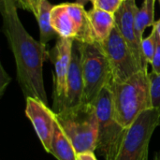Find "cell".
<instances>
[{
    "instance_id": "cell-18",
    "label": "cell",
    "mask_w": 160,
    "mask_h": 160,
    "mask_svg": "<svg viewBox=\"0 0 160 160\" xmlns=\"http://www.w3.org/2000/svg\"><path fill=\"white\" fill-rule=\"evenodd\" d=\"M149 79L151 84V97H152V106L158 113L160 127V74L154 72H149Z\"/></svg>"
},
{
    "instance_id": "cell-9",
    "label": "cell",
    "mask_w": 160,
    "mask_h": 160,
    "mask_svg": "<svg viewBox=\"0 0 160 160\" xmlns=\"http://www.w3.org/2000/svg\"><path fill=\"white\" fill-rule=\"evenodd\" d=\"M73 42V39L58 37L55 46L50 53V57H52V61L54 66V112H58L65 108L67 98V80L71 61Z\"/></svg>"
},
{
    "instance_id": "cell-6",
    "label": "cell",
    "mask_w": 160,
    "mask_h": 160,
    "mask_svg": "<svg viewBox=\"0 0 160 160\" xmlns=\"http://www.w3.org/2000/svg\"><path fill=\"white\" fill-rule=\"evenodd\" d=\"M51 24L61 38L82 43L96 42L88 11L78 3H63L53 6L51 12Z\"/></svg>"
},
{
    "instance_id": "cell-20",
    "label": "cell",
    "mask_w": 160,
    "mask_h": 160,
    "mask_svg": "<svg viewBox=\"0 0 160 160\" xmlns=\"http://www.w3.org/2000/svg\"><path fill=\"white\" fill-rule=\"evenodd\" d=\"M15 2L18 8L28 10L34 14L36 18L38 17L40 0H15Z\"/></svg>"
},
{
    "instance_id": "cell-24",
    "label": "cell",
    "mask_w": 160,
    "mask_h": 160,
    "mask_svg": "<svg viewBox=\"0 0 160 160\" xmlns=\"http://www.w3.org/2000/svg\"><path fill=\"white\" fill-rule=\"evenodd\" d=\"M87 2H91L93 5L96 3V0H77L76 1V3H78V4H80V5H82V6H85V4L87 3Z\"/></svg>"
},
{
    "instance_id": "cell-16",
    "label": "cell",
    "mask_w": 160,
    "mask_h": 160,
    "mask_svg": "<svg viewBox=\"0 0 160 160\" xmlns=\"http://www.w3.org/2000/svg\"><path fill=\"white\" fill-rule=\"evenodd\" d=\"M155 3L156 0H144L142 7L137 9L135 18V28L139 39H143V32L148 26L155 24Z\"/></svg>"
},
{
    "instance_id": "cell-22",
    "label": "cell",
    "mask_w": 160,
    "mask_h": 160,
    "mask_svg": "<svg viewBox=\"0 0 160 160\" xmlns=\"http://www.w3.org/2000/svg\"><path fill=\"white\" fill-rule=\"evenodd\" d=\"M76 160H98L94 152H86L77 155Z\"/></svg>"
},
{
    "instance_id": "cell-5",
    "label": "cell",
    "mask_w": 160,
    "mask_h": 160,
    "mask_svg": "<svg viewBox=\"0 0 160 160\" xmlns=\"http://www.w3.org/2000/svg\"><path fill=\"white\" fill-rule=\"evenodd\" d=\"M109 85L94 103L98 124L96 151L105 160H115L128 128H123L115 118Z\"/></svg>"
},
{
    "instance_id": "cell-11",
    "label": "cell",
    "mask_w": 160,
    "mask_h": 160,
    "mask_svg": "<svg viewBox=\"0 0 160 160\" xmlns=\"http://www.w3.org/2000/svg\"><path fill=\"white\" fill-rule=\"evenodd\" d=\"M25 114L32 123L44 150L50 154L55 124L54 112L43 102L28 98H26Z\"/></svg>"
},
{
    "instance_id": "cell-23",
    "label": "cell",
    "mask_w": 160,
    "mask_h": 160,
    "mask_svg": "<svg viewBox=\"0 0 160 160\" xmlns=\"http://www.w3.org/2000/svg\"><path fill=\"white\" fill-rule=\"evenodd\" d=\"M9 81H10V78L5 73V71H4V69L2 68V76H1V90H0V92H1V95L4 93V90H5V88H6V86L8 84V82H9Z\"/></svg>"
},
{
    "instance_id": "cell-7",
    "label": "cell",
    "mask_w": 160,
    "mask_h": 160,
    "mask_svg": "<svg viewBox=\"0 0 160 160\" xmlns=\"http://www.w3.org/2000/svg\"><path fill=\"white\" fill-rule=\"evenodd\" d=\"M158 122L155 109L142 112L127 129L115 160H148L150 141Z\"/></svg>"
},
{
    "instance_id": "cell-13",
    "label": "cell",
    "mask_w": 160,
    "mask_h": 160,
    "mask_svg": "<svg viewBox=\"0 0 160 160\" xmlns=\"http://www.w3.org/2000/svg\"><path fill=\"white\" fill-rule=\"evenodd\" d=\"M91 30L96 42H103L112 33L115 26L114 14L93 8L88 11Z\"/></svg>"
},
{
    "instance_id": "cell-2",
    "label": "cell",
    "mask_w": 160,
    "mask_h": 160,
    "mask_svg": "<svg viewBox=\"0 0 160 160\" xmlns=\"http://www.w3.org/2000/svg\"><path fill=\"white\" fill-rule=\"evenodd\" d=\"M110 90L118 123L128 128L143 112L153 109L148 71H139L123 82L112 81Z\"/></svg>"
},
{
    "instance_id": "cell-10",
    "label": "cell",
    "mask_w": 160,
    "mask_h": 160,
    "mask_svg": "<svg viewBox=\"0 0 160 160\" xmlns=\"http://www.w3.org/2000/svg\"><path fill=\"white\" fill-rule=\"evenodd\" d=\"M137 9L136 0L123 1L119 9L114 13L115 26L134 52L142 70L148 71V64L145 62L142 52V41L139 39L135 28Z\"/></svg>"
},
{
    "instance_id": "cell-26",
    "label": "cell",
    "mask_w": 160,
    "mask_h": 160,
    "mask_svg": "<svg viewBox=\"0 0 160 160\" xmlns=\"http://www.w3.org/2000/svg\"><path fill=\"white\" fill-rule=\"evenodd\" d=\"M154 160H160V151H158V152H157V153H156Z\"/></svg>"
},
{
    "instance_id": "cell-3",
    "label": "cell",
    "mask_w": 160,
    "mask_h": 160,
    "mask_svg": "<svg viewBox=\"0 0 160 160\" xmlns=\"http://www.w3.org/2000/svg\"><path fill=\"white\" fill-rule=\"evenodd\" d=\"M55 113V119L72 142L77 155L96 152L98 115L94 104L82 103Z\"/></svg>"
},
{
    "instance_id": "cell-8",
    "label": "cell",
    "mask_w": 160,
    "mask_h": 160,
    "mask_svg": "<svg viewBox=\"0 0 160 160\" xmlns=\"http://www.w3.org/2000/svg\"><path fill=\"white\" fill-rule=\"evenodd\" d=\"M100 45L109 60L113 82H126L142 70L134 52L116 26H114L110 36Z\"/></svg>"
},
{
    "instance_id": "cell-25",
    "label": "cell",
    "mask_w": 160,
    "mask_h": 160,
    "mask_svg": "<svg viewBox=\"0 0 160 160\" xmlns=\"http://www.w3.org/2000/svg\"><path fill=\"white\" fill-rule=\"evenodd\" d=\"M154 27L157 29V32H158V36H159V38H160V19L158 21V22H155Z\"/></svg>"
},
{
    "instance_id": "cell-12",
    "label": "cell",
    "mask_w": 160,
    "mask_h": 160,
    "mask_svg": "<svg viewBox=\"0 0 160 160\" xmlns=\"http://www.w3.org/2000/svg\"><path fill=\"white\" fill-rule=\"evenodd\" d=\"M83 88L84 85L81 64L80 43L79 41L74 40L72 46L71 61L67 80V98L65 108L75 107L82 103Z\"/></svg>"
},
{
    "instance_id": "cell-4",
    "label": "cell",
    "mask_w": 160,
    "mask_h": 160,
    "mask_svg": "<svg viewBox=\"0 0 160 160\" xmlns=\"http://www.w3.org/2000/svg\"><path fill=\"white\" fill-rule=\"evenodd\" d=\"M79 43L84 85L82 103L94 104L100 92L112 81V71L100 43Z\"/></svg>"
},
{
    "instance_id": "cell-15",
    "label": "cell",
    "mask_w": 160,
    "mask_h": 160,
    "mask_svg": "<svg viewBox=\"0 0 160 160\" xmlns=\"http://www.w3.org/2000/svg\"><path fill=\"white\" fill-rule=\"evenodd\" d=\"M52 7L53 6L48 0H40L39 2L38 14L37 20L38 22L40 32L39 41L43 44H47L48 41L52 39L54 37L58 36L51 24V12Z\"/></svg>"
},
{
    "instance_id": "cell-27",
    "label": "cell",
    "mask_w": 160,
    "mask_h": 160,
    "mask_svg": "<svg viewBox=\"0 0 160 160\" xmlns=\"http://www.w3.org/2000/svg\"><path fill=\"white\" fill-rule=\"evenodd\" d=\"M123 1H125V0H123Z\"/></svg>"
},
{
    "instance_id": "cell-1",
    "label": "cell",
    "mask_w": 160,
    "mask_h": 160,
    "mask_svg": "<svg viewBox=\"0 0 160 160\" xmlns=\"http://www.w3.org/2000/svg\"><path fill=\"white\" fill-rule=\"evenodd\" d=\"M15 0H0L3 31L13 53L17 81L25 98L38 99L48 106L43 81V63L50 57L46 44L36 40L23 27Z\"/></svg>"
},
{
    "instance_id": "cell-28",
    "label": "cell",
    "mask_w": 160,
    "mask_h": 160,
    "mask_svg": "<svg viewBox=\"0 0 160 160\" xmlns=\"http://www.w3.org/2000/svg\"><path fill=\"white\" fill-rule=\"evenodd\" d=\"M159 3H160V0H159Z\"/></svg>"
},
{
    "instance_id": "cell-21",
    "label": "cell",
    "mask_w": 160,
    "mask_h": 160,
    "mask_svg": "<svg viewBox=\"0 0 160 160\" xmlns=\"http://www.w3.org/2000/svg\"><path fill=\"white\" fill-rule=\"evenodd\" d=\"M151 66H152V72H154L156 74H160V38L158 32H157L156 51H155V54H154Z\"/></svg>"
},
{
    "instance_id": "cell-14",
    "label": "cell",
    "mask_w": 160,
    "mask_h": 160,
    "mask_svg": "<svg viewBox=\"0 0 160 160\" xmlns=\"http://www.w3.org/2000/svg\"><path fill=\"white\" fill-rule=\"evenodd\" d=\"M55 115V113H54ZM57 160H76L77 153L76 150L66 135L62 128L59 126L55 119L54 130L52 135V140L51 143V153Z\"/></svg>"
},
{
    "instance_id": "cell-17",
    "label": "cell",
    "mask_w": 160,
    "mask_h": 160,
    "mask_svg": "<svg viewBox=\"0 0 160 160\" xmlns=\"http://www.w3.org/2000/svg\"><path fill=\"white\" fill-rule=\"evenodd\" d=\"M156 45H157V30L153 26L152 33L149 35V37L143 38L142 40V52L143 58L145 62L148 65H151L155 51H156Z\"/></svg>"
},
{
    "instance_id": "cell-19",
    "label": "cell",
    "mask_w": 160,
    "mask_h": 160,
    "mask_svg": "<svg viewBox=\"0 0 160 160\" xmlns=\"http://www.w3.org/2000/svg\"><path fill=\"white\" fill-rule=\"evenodd\" d=\"M122 3L123 0H96L93 7L114 14L119 9Z\"/></svg>"
}]
</instances>
